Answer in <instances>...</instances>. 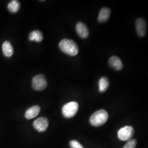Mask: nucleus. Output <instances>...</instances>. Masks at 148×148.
<instances>
[{
    "label": "nucleus",
    "mask_w": 148,
    "mask_h": 148,
    "mask_svg": "<svg viewBox=\"0 0 148 148\" xmlns=\"http://www.w3.org/2000/svg\"><path fill=\"white\" fill-rule=\"evenodd\" d=\"M136 27L138 35L140 37H144L147 32V22L143 18H139L136 20Z\"/></svg>",
    "instance_id": "nucleus-7"
},
{
    "label": "nucleus",
    "mask_w": 148,
    "mask_h": 148,
    "mask_svg": "<svg viewBox=\"0 0 148 148\" xmlns=\"http://www.w3.org/2000/svg\"><path fill=\"white\" fill-rule=\"evenodd\" d=\"M70 145L71 148H84L79 142L75 140H73L70 141Z\"/></svg>",
    "instance_id": "nucleus-17"
},
{
    "label": "nucleus",
    "mask_w": 148,
    "mask_h": 148,
    "mask_svg": "<svg viewBox=\"0 0 148 148\" xmlns=\"http://www.w3.org/2000/svg\"><path fill=\"white\" fill-rule=\"evenodd\" d=\"M79 109V104L76 101H71L65 104L62 108V114L66 118L74 117Z\"/></svg>",
    "instance_id": "nucleus-3"
},
{
    "label": "nucleus",
    "mask_w": 148,
    "mask_h": 148,
    "mask_svg": "<svg viewBox=\"0 0 148 148\" xmlns=\"http://www.w3.org/2000/svg\"><path fill=\"white\" fill-rule=\"evenodd\" d=\"M111 10L108 7H103L101 9L98 17V21L100 23H105L108 21L110 18Z\"/></svg>",
    "instance_id": "nucleus-10"
},
{
    "label": "nucleus",
    "mask_w": 148,
    "mask_h": 148,
    "mask_svg": "<svg viewBox=\"0 0 148 148\" xmlns=\"http://www.w3.org/2000/svg\"><path fill=\"white\" fill-rule=\"evenodd\" d=\"M109 86V79L105 76L101 77L99 81V90L101 93L105 92Z\"/></svg>",
    "instance_id": "nucleus-14"
},
{
    "label": "nucleus",
    "mask_w": 148,
    "mask_h": 148,
    "mask_svg": "<svg viewBox=\"0 0 148 148\" xmlns=\"http://www.w3.org/2000/svg\"><path fill=\"white\" fill-rule=\"evenodd\" d=\"M21 4L18 1L13 0L8 5V9L12 13H16L19 10Z\"/></svg>",
    "instance_id": "nucleus-15"
},
{
    "label": "nucleus",
    "mask_w": 148,
    "mask_h": 148,
    "mask_svg": "<svg viewBox=\"0 0 148 148\" xmlns=\"http://www.w3.org/2000/svg\"><path fill=\"white\" fill-rule=\"evenodd\" d=\"M76 31L79 37L82 38H86L89 35L88 27L82 22H79L77 23L76 25Z\"/></svg>",
    "instance_id": "nucleus-8"
},
{
    "label": "nucleus",
    "mask_w": 148,
    "mask_h": 148,
    "mask_svg": "<svg viewBox=\"0 0 148 148\" xmlns=\"http://www.w3.org/2000/svg\"><path fill=\"white\" fill-rule=\"evenodd\" d=\"M109 115L107 111L101 109L95 111L90 117V123L93 126H100L105 124L108 119Z\"/></svg>",
    "instance_id": "nucleus-2"
},
{
    "label": "nucleus",
    "mask_w": 148,
    "mask_h": 148,
    "mask_svg": "<svg viewBox=\"0 0 148 148\" xmlns=\"http://www.w3.org/2000/svg\"><path fill=\"white\" fill-rule=\"evenodd\" d=\"M32 86L36 90H45L47 86V82L45 75L40 74L35 76L32 80Z\"/></svg>",
    "instance_id": "nucleus-4"
},
{
    "label": "nucleus",
    "mask_w": 148,
    "mask_h": 148,
    "mask_svg": "<svg viewBox=\"0 0 148 148\" xmlns=\"http://www.w3.org/2000/svg\"><path fill=\"white\" fill-rule=\"evenodd\" d=\"M117 135L121 140H129L134 135V129L132 126H126L119 130Z\"/></svg>",
    "instance_id": "nucleus-5"
},
{
    "label": "nucleus",
    "mask_w": 148,
    "mask_h": 148,
    "mask_svg": "<svg viewBox=\"0 0 148 148\" xmlns=\"http://www.w3.org/2000/svg\"><path fill=\"white\" fill-rule=\"evenodd\" d=\"M41 110V108L38 106H35L29 108L25 112V117L27 119H32L39 114Z\"/></svg>",
    "instance_id": "nucleus-11"
},
{
    "label": "nucleus",
    "mask_w": 148,
    "mask_h": 148,
    "mask_svg": "<svg viewBox=\"0 0 148 148\" xmlns=\"http://www.w3.org/2000/svg\"><path fill=\"white\" fill-rule=\"evenodd\" d=\"M43 36L42 32L39 30H34L33 32H31L29 36V39L31 41H35L37 42H40L42 41Z\"/></svg>",
    "instance_id": "nucleus-13"
},
{
    "label": "nucleus",
    "mask_w": 148,
    "mask_h": 148,
    "mask_svg": "<svg viewBox=\"0 0 148 148\" xmlns=\"http://www.w3.org/2000/svg\"><path fill=\"white\" fill-rule=\"evenodd\" d=\"M137 143V140L136 139H130L123 148H136Z\"/></svg>",
    "instance_id": "nucleus-16"
},
{
    "label": "nucleus",
    "mask_w": 148,
    "mask_h": 148,
    "mask_svg": "<svg viewBox=\"0 0 148 148\" xmlns=\"http://www.w3.org/2000/svg\"><path fill=\"white\" fill-rule=\"evenodd\" d=\"M2 51L5 57H11L13 54L14 49L11 43L8 41L4 42L2 45Z\"/></svg>",
    "instance_id": "nucleus-12"
},
{
    "label": "nucleus",
    "mask_w": 148,
    "mask_h": 148,
    "mask_svg": "<svg viewBox=\"0 0 148 148\" xmlns=\"http://www.w3.org/2000/svg\"><path fill=\"white\" fill-rule=\"evenodd\" d=\"M109 65L112 68L117 71L121 70L123 68V64L121 59L116 56H112L109 60Z\"/></svg>",
    "instance_id": "nucleus-9"
},
{
    "label": "nucleus",
    "mask_w": 148,
    "mask_h": 148,
    "mask_svg": "<svg viewBox=\"0 0 148 148\" xmlns=\"http://www.w3.org/2000/svg\"><path fill=\"white\" fill-rule=\"evenodd\" d=\"M59 47L63 52L71 56H76L79 51L76 43L73 40L68 38L61 40L59 44Z\"/></svg>",
    "instance_id": "nucleus-1"
},
{
    "label": "nucleus",
    "mask_w": 148,
    "mask_h": 148,
    "mask_svg": "<svg viewBox=\"0 0 148 148\" xmlns=\"http://www.w3.org/2000/svg\"><path fill=\"white\" fill-rule=\"evenodd\" d=\"M48 120L46 117H39L33 123L34 128L38 132H45L48 127Z\"/></svg>",
    "instance_id": "nucleus-6"
}]
</instances>
